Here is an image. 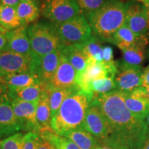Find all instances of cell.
<instances>
[{
    "label": "cell",
    "mask_w": 149,
    "mask_h": 149,
    "mask_svg": "<svg viewBox=\"0 0 149 149\" xmlns=\"http://www.w3.org/2000/svg\"><path fill=\"white\" fill-rule=\"evenodd\" d=\"M33 64V56L22 55L8 49L0 51V72L3 77L22 72H32Z\"/></svg>",
    "instance_id": "cell-8"
},
{
    "label": "cell",
    "mask_w": 149,
    "mask_h": 149,
    "mask_svg": "<svg viewBox=\"0 0 149 149\" xmlns=\"http://www.w3.org/2000/svg\"><path fill=\"white\" fill-rule=\"evenodd\" d=\"M142 86L149 87V64L142 70Z\"/></svg>",
    "instance_id": "cell-37"
},
{
    "label": "cell",
    "mask_w": 149,
    "mask_h": 149,
    "mask_svg": "<svg viewBox=\"0 0 149 149\" xmlns=\"http://www.w3.org/2000/svg\"><path fill=\"white\" fill-rule=\"evenodd\" d=\"M0 5H1V0H0Z\"/></svg>",
    "instance_id": "cell-48"
},
{
    "label": "cell",
    "mask_w": 149,
    "mask_h": 149,
    "mask_svg": "<svg viewBox=\"0 0 149 149\" xmlns=\"http://www.w3.org/2000/svg\"><path fill=\"white\" fill-rule=\"evenodd\" d=\"M80 13L85 17L97 10L104 4L106 0H76Z\"/></svg>",
    "instance_id": "cell-31"
},
{
    "label": "cell",
    "mask_w": 149,
    "mask_h": 149,
    "mask_svg": "<svg viewBox=\"0 0 149 149\" xmlns=\"http://www.w3.org/2000/svg\"><path fill=\"white\" fill-rule=\"evenodd\" d=\"M124 102L126 108L135 116L146 121L149 112V97L146 88L139 86L126 93Z\"/></svg>",
    "instance_id": "cell-13"
},
{
    "label": "cell",
    "mask_w": 149,
    "mask_h": 149,
    "mask_svg": "<svg viewBox=\"0 0 149 149\" xmlns=\"http://www.w3.org/2000/svg\"><path fill=\"white\" fill-rule=\"evenodd\" d=\"M146 89H147V92H148V97H149V87L146 88Z\"/></svg>",
    "instance_id": "cell-46"
},
{
    "label": "cell",
    "mask_w": 149,
    "mask_h": 149,
    "mask_svg": "<svg viewBox=\"0 0 149 149\" xmlns=\"http://www.w3.org/2000/svg\"><path fill=\"white\" fill-rule=\"evenodd\" d=\"M45 88L46 86L43 84H37L11 92L10 94L12 100L17 99L25 102H36L39 101L41 95Z\"/></svg>",
    "instance_id": "cell-25"
},
{
    "label": "cell",
    "mask_w": 149,
    "mask_h": 149,
    "mask_svg": "<svg viewBox=\"0 0 149 149\" xmlns=\"http://www.w3.org/2000/svg\"><path fill=\"white\" fill-rule=\"evenodd\" d=\"M22 1H36V0H22Z\"/></svg>",
    "instance_id": "cell-47"
},
{
    "label": "cell",
    "mask_w": 149,
    "mask_h": 149,
    "mask_svg": "<svg viewBox=\"0 0 149 149\" xmlns=\"http://www.w3.org/2000/svg\"><path fill=\"white\" fill-rule=\"evenodd\" d=\"M47 88L49 90L50 106H51V117L53 118L67 97H68L71 93H73L74 91L77 88V86L69 89L51 88L48 86Z\"/></svg>",
    "instance_id": "cell-26"
},
{
    "label": "cell",
    "mask_w": 149,
    "mask_h": 149,
    "mask_svg": "<svg viewBox=\"0 0 149 149\" xmlns=\"http://www.w3.org/2000/svg\"><path fill=\"white\" fill-rule=\"evenodd\" d=\"M125 24L133 32L139 35L148 36L146 10L143 3L129 1L125 3Z\"/></svg>",
    "instance_id": "cell-11"
},
{
    "label": "cell",
    "mask_w": 149,
    "mask_h": 149,
    "mask_svg": "<svg viewBox=\"0 0 149 149\" xmlns=\"http://www.w3.org/2000/svg\"><path fill=\"white\" fill-rule=\"evenodd\" d=\"M40 13L53 24L68 21L81 14L76 0H42Z\"/></svg>",
    "instance_id": "cell-6"
},
{
    "label": "cell",
    "mask_w": 149,
    "mask_h": 149,
    "mask_svg": "<svg viewBox=\"0 0 149 149\" xmlns=\"http://www.w3.org/2000/svg\"><path fill=\"white\" fill-rule=\"evenodd\" d=\"M61 49L40 57H33L32 72L37 75L44 85H48L59 66Z\"/></svg>",
    "instance_id": "cell-10"
},
{
    "label": "cell",
    "mask_w": 149,
    "mask_h": 149,
    "mask_svg": "<svg viewBox=\"0 0 149 149\" xmlns=\"http://www.w3.org/2000/svg\"><path fill=\"white\" fill-rule=\"evenodd\" d=\"M130 1H139V2H141L143 4H146V3H148L149 0H130Z\"/></svg>",
    "instance_id": "cell-41"
},
{
    "label": "cell",
    "mask_w": 149,
    "mask_h": 149,
    "mask_svg": "<svg viewBox=\"0 0 149 149\" xmlns=\"http://www.w3.org/2000/svg\"><path fill=\"white\" fill-rule=\"evenodd\" d=\"M146 46H137L122 51V62L118 64L120 68L124 67H141L147 56Z\"/></svg>",
    "instance_id": "cell-23"
},
{
    "label": "cell",
    "mask_w": 149,
    "mask_h": 149,
    "mask_svg": "<svg viewBox=\"0 0 149 149\" xmlns=\"http://www.w3.org/2000/svg\"><path fill=\"white\" fill-rule=\"evenodd\" d=\"M115 78L117 90L129 93L142 86V67H124Z\"/></svg>",
    "instance_id": "cell-14"
},
{
    "label": "cell",
    "mask_w": 149,
    "mask_h": 149,
    "mask_svg": "<svg viewBox=\"0 0 149 149\" xmlns=\"http://www.w3.org/2000/svg\"><path fill=\"white\" fill-rule=\"evenodd\" d=\"M147 57H148V58L149 59V48L147 49Z\"/></svg>",
    "instance_id": "cell-45"
},
{
    "label": "cell",
    "mask_w": 149,
    "mask_h": 149,
    "mask_svg": "<svg viewBox=\"0 0 149 149\" xmlns=\"http://www.w3.org/2000/svg\"><path fill=\"white\" fill-rule=\"evenodd\" d=\"M146 122L147 124V126H148V134H149V112L146 118Z\"/></svg>",
    "instance_id": "cell-43"
},
{
    "label": "cell",
    "mask_w": 149,
    "mask_h": 149,
    "mask_svg": "<svg viewBox=\"0 0 149 149\" xmlns=\"http://www.w3.org/2000/svg\"><path fill=\"white\" fill-rule=\"evenodd\" d=\"M3 81V77L1 75V72H0V81Z\"/></svg>",
    "instance_id": "cell-44"
},
{
    "label": "cell",
    "mask_w": 149,
    "mask_h": 149,
    "mask_svg": "<svg viewBox=\"0 0 149 149\" xmlns=\"http://www.w3.org/2000/svg\"><path fill=\"white\" fill-rule=\"evenodd\" d=\"M77 72L76 70L61 53L60 61L55 73L46 86L51 88L69 89L75 88L77 87Z\"/></svg>",
    "instance_id": "cell-12"
},
{
    "label": "cell",
    "mask_w": 149,
    "mask_h": 149,
    "mask_svg": "<svg viewBox=\"0 0 149 149\" xmlns=\"http://www.w3.org/2000/svg\"><path fill=\"white\" fill-rule=\"evenodd\" d=\"M84 51L88 59H92L97 62L103 61V47L100 40L93 36L91 40L82 44Z\"/></svg>",
    "instance_id": "cell-28"
},
{
    "label": "cell",
    "mask_w": 149,
    "mask_h": 149,
    "mask_svg": "<svg viewBox=\"0 0 149 149\" xmlns=\"http://www.w3.org/2000/svg\"><path fill=\"white\" fill-rule=\"evenodd\" d=\"M95 149H115V148H111V147H109V146H98L97 148H96Z\"/></svg>",
    "instance_id": "cell-42"
},
{
    "label": "cell",
    "mask_w": 149,
    "mask_h": 149,
    "mask_svg": "<svg viewBox=\"0 0 149 149\" xmlns=\"http://www.w3.org/2000/svg\"><path fill=\"white\" fill-rule=\"evenodd\" d=\"M36 117L37 122L43 131H51V110L50 106L49 90L46 86L41 95L37 108Z\"/></svg>",
    "instance_id": "cell-19"
},
{
    "label": "cell",
    "mask_w": 149,
    "mask_h": 149,
    "mask_svg": "<svg viewBox=\"0 0 149 149\" xmlns=\"http://www.w3.org/2000/svg\"><path fill=\"white\" fill-rule=\"evenodd\" d=\"M146 7V15H147V24H148V37L149 38V1L146 4H144Z\"/></svg>",
    "instance_id": "cell-39"
},
{
    "label": "cell",
    "mask_w": 149,
    "mask_h": 149,
    "mask_svg": "<svg viewBox=\"0 0 149 149\" xmlns=\"http://www.w3.org/2000/svg\"><path fill=\"white\" fill-rule=\"evenodd\" d=\"M60 135L70 139L80 149H95L100 146L97 140L83 127L66 132Z\"/></svg>",
    "instance_id": "cell-22"
},
{
    "label": "cell",
    "mask_w": 149,
    "mask_h": 149,
    "mask_svg": "<svg viewBox=\"0 0 149 149\" xmlns=\"http://www.w3.org/2000/svg\"><path fill=\"white\" fill-rule=\"evenodd\" d=\"M95 97L94 93L77 87L64 100L51 120V128L58 135L82 127L89 106Z\"/></svg>",
    "instance_id": "cell-2"
},
{
    "label": "cell",
    "mask_w": 149,
    "mask_h": 149,
    "mask_svg": "<svg viewBox=\"0 0 149 149\" xmlns=\"http://www.w3.org/2000/svg\"><path fill=\"white\" fill-rule=\"evenodd\" d=\"M22 0H1V4L17 7Z\"/></svg>",
    "instance_id": "cell-38"
},
{
    "label": "cell",
    "mask_w": 149,
    "mask_h": 149,
    "mask_svg": "<svg viewBox=\"0 0 149 149\" xmlns=\"http://www.w3.org/2000/svg\"><path fill=\"white\" fill-rule=\"evenodd\" d=\"M23 131L10 103L0 104V141Z\"/></svg>",
    "instance_id": "cell-15"
},
{
    "label": "cell",
    "mask_w": 149,
    "mask_h": 149,
    "mask_svg": "<svg viewBox=\"0 0 149 149\" xmlns=\"http://www.w3.org/2000/svg\"><path fill=\"white\" fill-rule=\"evenodd\" d=\"M82 127L97 140L100 146H106L109 135V125L95 98L89 106Z\"/></svg>",
    "instance_id": "cell-7"
},
{
    "label": "cell",
    "mask_w": 149,
    "mask_h": 149,
    "mask_svg": "<svg viewBox=\"0 0 149 149\" xmlns=\"http://www.w3.org/2000/svg\"><path fill=\"white\" fill-rule=\"evenodd\" d=\"M38 102L39 101L25 102L17 99L11 100V107L24 132L36 134H40L42 132L36 117Z\"/></svg>",
    "instance_id": "cell-9"
},
{
    "label": "cell",
    "mask_w": 149,
    "mask_h": 149,
    "mask_svg": "<svg viewBox=\"0 0 149 149\" xmlns=\"http://www.w3.org/2000/svg\"><path fill=\"white\" fill-rule=\"evenodd\" d=\"M24 133L19 132L0 141V149H23Z\"/></svg>",
    "instance_id": "cell-30"
},
{
    "label": "cell",
    "mask_w": 149,
    "mask_h": 149,
    "mask_svg": "<svg viewBox=\"0 0 149 149\" xmlns=\"http://www.w3.org/2000/svg\"><path fill=\"white\" fill-rule=\"evenodd\" d=\"M3 81L6 84L10 93L42 83L37 75L30 72L6 75L3 77Z\"/></svg>",
    "instance_id": "cell-21"
},
{
    "label": "cell",
    "mask_w": 149,
    "mask_h": 149,
    "mask_svg": "<svg viewBox=\"0 0 149 149\" xmlns=\"http://www.w3.org/2000/svg\"><path fill=\"white\" fill-rule=\"evenodd\" d=\"M40 133L51 141L55 149H80L70 139L55 133L53 130L43 131Z\"/></svg>",
    "instance_id": "cell-29"
},
{
    "label": "cell",
    "mask_w": 149,
    "mask_h": 149,
    "mask_svg": "<svg viewBox=\"0 0 149 149\" xmlns=\"http://www.w3.org/2000/svg\"><path fill=\"white\" fill-rule=\"evenodd\" d=\"M140 149H149V134L147 135L146 140L144 141V144L141 146Z\"/></svg>",
    "instance_id": "cell-40"
},
{
    "label": "cell",
    "mask_w": 149,
    "mask_h": 149,
    "mask_svg": "<svg viewBox=\"0 0 149 149\" xmlns=\"http://www.w3.org/2000/svg\"><path fill=\"white\" fill-rule=\"evenodd\" d=\"M53 24L62 46L84 44L94 36L86 18L81 14L68 21Z\"/></svg>",
    "instance_id": "cell-5"
},
{
    "label": "cell",
    "mask_w": 149,
    "mask_h": 149,
    "mask_svg": "<svg viewBox=\"0 0 149 149\" xmlns=\"http://www.w3.org/2000/svg\"><path fill=\"white\" fill-rule=\"evenodd\" d=\"M27 33L33 57H42L62 47L60 39L51 22H35L27 27Z\"/></svg>",
    "instance_id": "cell-4"
},
{
    "label": "cell",
    "mask_w": 149,
    "mask_h": 149,
    "mask_svg": "<svg viewBox=\"0 0 149 149\" xmlns=\"http://www.w3.org/2000/svg\"><path fill=\"white\" fill-rule=\"evenodd\" d=\"M61 52L73 66L77 73L81 72L86 68L88 58L84 51L82 44L62 46Z\"/></svg>",
    "instance_id": "cell-18"
},
{
    "label": "cell",
    "mask_w": 149,
    "mask_h": 149,
    "mask_svg": "<svg viewBox=\"0 0 149 149\" xmlns=\"http://www.w3.org/2000/svg\"><path fill=\"white\" fill-rule=\"evenodd\" d=\"M126 92L114 90L95 97L109 128L105 146L115 149H140L148 135L146 121L126 108Z\"/></svg>",
    "instance_id": "cell-1"
},
{
    "label": "cell",
    "mask_w": 149,
    "mask_h": 149,
    "mask_svg": "<svg viewBox=\"0 0 149 149\" xmlns=\"http://www.w3.org/2000/svg\"><path fill=\"white\" fill-rule=\"evenodd\" d=\"M35 149H55L53 144L42 134H37Z\"/></svg>",
    "instance_id": "cell-33"
},
{
    "label": "cell",
    "mask_w": 149,
    "mask_h": 149,
    "mask_svg": "<svg viewBox=\"0 0 149 149\" xmlns=\"http://www.w3.org/2000/svg\"><path fill=\"white\" fill-rule=\"evenodd\" d=\"M116 89L115 79L110 77L93 80L88 84V91L94 93L95 97L111 92Z\"/></svg>",
    "instance_id": "cell-27"
},
{
    "label": "cell",
    "mask_w": 149,
    "mask_h": 149,
    "mask_svg": "<svg viewBox=\"0 0 149 149\" xmlns=\"http://www.w3.org/2000/svg\"><path fill=\"white\" fill-rule=\"evenodd\" d=\"M17 14L22 26H29L40 17V6L36 1H21L16 7Z\"/></svg>",
    "instance_id": "cell-20"
},
{
    "label": "cell",
    "mask_w": 149,
    "mask_h": 149,
    "mask_svg": "<svg viewBox=\"0 0 149 149\" xmlns=\"http://www.w3.org/2000/svg\"><path fill=\"white\" fill-rule=\"evenodd\" d=\"M27 27L20 26L6 33L8 40L7 49L15 53L33 57L32 48L27 33Z\"/></svg>",
    "instance_id": "cell-16"
},
{
    "label": "cell",
    "mask_w": 149,
    "mask_h": 149,
    "mask_svg": "<svg viewBox=\"0 0 149 149\" xmlns=\"http://www.w3.org/2000/svg\"><path fill=\"white\" fill-rule=\"evenodd\" d=\"M0 26L8 31L22 26L21 22L17 14L16 7L0 5Z\"/></svg>",
    "instance_id": "cell-24"
},
{
    "label": "cell",
    "mask_w": 149,
    "mask_h": 149,
    "mask_svg": "<svg viewBox=\"0 0 149 149\" xmlns=\"http://www.w3.org/2000/svg\"><path fill=\"white\" fill-rule=\"evenodd\" d=\"M8 31L0 26V51L7 49L8 47V40H7L6 33Z\"/></svg>",
    "instance_id": "cell-36"
},
{
    "label": "cell",
    "mask_w": 149,
    "mask_h": 149,
    "mask_svg": "<svg viewBox=\"0 0 149 149\" xmlns=\"http://www.w3.org/2000/svg\"><path fill=\"white\" fill-rule=\"evenodd\" d=\"M86 18L94 37L100 41L111 43L115 33L125 24V3L120 0H107Z\"/></svg>",
    "instance_id": "cell-3"
},
{
    "label": "cell",
    "mask_w": 149,
    "mask_h": 149,
    "mask_svg": "<svg viewBox=\"0 0 149 149\" xmlns=\"http://www.w3.org/2000/svg\"><path fill=\"white\" fill-rule=\"evenodd\" d=\"M11 99L10 91L4 81H0V104L10 103Z\"/></svg>",
    "instance_id": "cell-34"
},
{
    "label": "cell",
    "mask_w": 149,
    "mask_h": 149,
    "mask_svg": "<svg viewBox=\"0 0 149 149\" xmlns=\"http://www.w3.org/2000/svg\"><path fill=\"white\" fill-rule=\"evenodd\" d=\"M148 39L146 35L135 34L124 24L113 35L111 43L124 51L137 46H146L148 44Z\"/></svg>",
    "instance_id": "cell-17"
},
{
    "label": "cell",
    "mask_w": 149,
    "mask_h": 149,
    "mask_svg": "<svg viewBox=\"0 0 149 149\" xmlns=\"http://www.w3.org/2000/svg\"><path fill=\"white\" fill-rule=\"evenodd\" d=\"M103 62L107 63H111L113 60V50L111 46H106L103 47Z\"/></svg>",
    "instance_id": "cell-35"
},
{
    "label": "cell",
    "mask_w": 149,
    "mask_h": 149,
    "mask_svg": "<svg viewBox=\"0 0 149 149\" xmlns=\"http://www.w3.org/2000/svg\"><path fill=\"white\" fill-rule=\"evenodd\" d=\"M37 136V134L31 132L24 133L23 137V149H35Z\"/></svg>",
    "instance_id": "cell-32"
}]
</instances>
